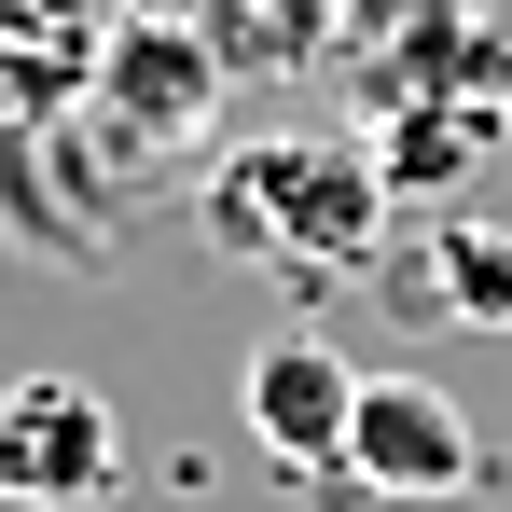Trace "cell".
Wrapping results in <instances>:
<instances>
[{
  "label": "cell",
  "mask_w": 512,
  "mask_h": 512,
  "mask_svg": "<svg viewBox=\"0 0 512 512\" xmlns=\"http://www.w3.org/2000/svg\"><path fill=\"white\" fill-rule=\"evenodd\" d=\"M208 236L277 277H360L388 236V167L346 139H236L208 167Z\"/></svg>",
  "instance_id": "cell-1"
},
{
  "label": "cell",
  "mask_w": 512,
  "mask_h": 512,
  "mask_svg": "<svg viewBox=\"0 0 512 512\" xmlns=\"http://www.w3.org/2000/svg\"><path fill=\"white\" fill-rule=\"evenodd\" d=\"M208 125H222V56H208L194 28L139 14V28H111V42H97L84 153H111V167H180Z\"/></svg>",
  "instance_id": "cell-2"
},
{
  "label": "cell",
  "mask_w": 512,
  "mask_h": 512,
  "mask_svg": "<svg viewBox=\"0 0 512 512\" xmlns=\"http://www.w3.org/2000/svg\"><path fill=\"white\" fill-rule=\"evenodd\" d=\"M125 485V416L84 374H0V512H97Z\"/></svg>",
  "instance_id": "cell-4"
},
{
  "label": "cell",
  "mask_w": 512,
  "mask_h": 512,
  "mask_svg": "<svg viewBox=\"0 0 512 512\" xmlns=\"http://www.w3.org/2000/svg\"><path fill=\"white\" fill-rule=\"evenodd\" d=\"M429 305H443V319H471V333H512V236H485V222H443Z\"/></svg>",
  "instance_id": "cell-8"
},
{
  "label": "cell",
  "mask_w": 512,
  "mask_h": 512,
  "mask_svg": "<svg viewBox=\"0 0 512 512\" xmlns=\"http://www.w3.org/2000/svg\"><path fill=\"white\" fill-rule=\"evenodd\" d=\"M333 485H360V499H402V512H443L485 485V429H471V402L443 388V374H360V416H346V471Z\"/></svg>",
  "instance_id": "cell-3"
},
{
  "label": "cell",
  "mask_w": 512,
  "mask_h": 512,
  "mask_svg": "<svg viewBox=\"0 0 512 512\" xmlns=\"http://www.w3.org/2000/svg\"><path fill=\"white\" fill-rule=\"evenodd\" d=\"M236 416L277 471H346V416H360V360L333 333H263L236 360Z\"/></svg>",
  "instance_id": "cell-5"
},
{
  "label": "cell",
  "mask_w": 512,
  "mask_h": 512,
  "mask_svg": "<svg viewBox=\"0 0 512 512\" xmlns=\"http://www.w3.org/2000/svg\"><path fill=\"white\" fill-rule=\"evenodd\" d=\"M84 139L70 125H0V236L28 263H70V277H97L111 263V208H84Z\"/></svg>",
  "instance_id": "cell-6"
},
{
  "label": "cell",
  "mask_w": 512,
  "mask_h": 512,
  "mask_svg": "<svg viewBox=\"0 0 512 512\" xmlns=\"http://www.w3.org/2000/svg\"><path fill=\"white\" fill-rule=\"evenodd\" d=\"M97 42L111 28H84V0H0V125H70Z\"/></svg>",
  "instance_id": "cell-7"
}]
</instances>
